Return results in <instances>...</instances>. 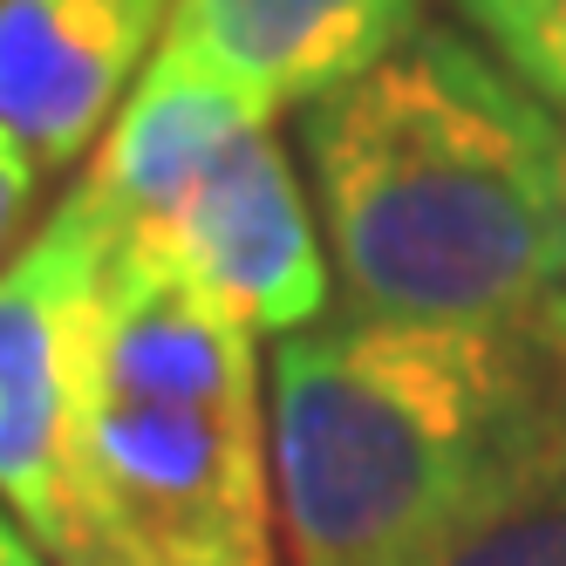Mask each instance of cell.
I'll list each match as a JSON object with an SVG mask.
<instances>
[{
  "label": "cell",
  "mask_w": 566,
  "mask_h": 566,
  "mask_svg": "<svg viewBox=\"0 0 566 566\" xmlns=\"http://www.w3.org/2000/svg\"><path fill=\"white\" fill-rule=\"evenodd\" d=\"M423 566H566V443L525 471L492 512H478L458 539H443Z\"/></svg>",
  "instance_id": "obj_9"
},
{
  "label": "cell",
  "mask_w": 566,
  "mask_h": 566,
  "mask_svg": "<svg viewBox=\"0 0 566 566\" xmlns=\"http://www.w3.org/2000/svg\"><path fill=\"white\" fill-rule=\"evenodd\" d=\"M566 443V355L505 321L328 314L266 355L287 566H423Z\"/></svg>",
  "instance_id": "obj_1"
},
{
  "label": "cell",
  "mask_w": 566,
  "mask_h": 566,
  "mask_svg": "<svg viewBox=\"0 0 566 566\" xmlns=\"http://www.w3.org/2000/svg\"><path fill=\"white\" fill-rule=\"evenodd\" d=\"M471 42L566 116V0H451Z\"/></svg>",
  "instance_id": "obj_10"
},
{
  "label": "cell",
  "mask_w": 566,
  "mask_h": 566,
  "mask_svg": "<svg viewBox=\"0 0 566 566\" xmlns=\"http://www.w3.org/2000/svg\"><path fill=\"white\" fill-rule=\"evenodd\" d=\"M301 157L355 314L533 328L559 266V124L471 34L423 21L301 109Z\"/></svg>",
  "instance_id": "obj_2"
},
{
  "label": "cell",
  "mask_w": 566,
  "mask_h": 566,
  "mask_svg": "<svg viewBox=\"0 0 566 566\" xmlns=\"http://www.w3.org/2000/svg\"><path fill=\"white\" fill-rule=\"evenodd\" d=\"M116 253L178 273L247 335L273 342L328 321L335 301L328 239H321L314 198L273 124L239 130L206 165V178L178 198V212L144 239H124Z\"/></svg>",
  "instance_id": "obj_5"
},
{
  "label": "cell",
  "mask_w": 566,
  "mask_h": 566,
  "mask_svg": "<svg viewBox=\"0 0 566 566\" xmlns=\"http://www.w3.org/2000/svg\"><path fill=\"white\" fill-rule=\"evenodd\" d=\"M253 124H266V116H253L226 83H212L198 62H185L157 42L150 69L137 75V90L124 96L103 144L90 150L83 178H75V198L103 219L109 247L144 239L178 212V198L206 178L212 157Z\"/></svg>",
  "instance_id": "obj_8"
},
{
  "label": "cell",
  "mask_w": 566,
  "mask_h": 566,
  "mask_svg": "<svg viewBox=\"0 0 566 566\" xmlns=\"http://www.w3.org/2000/svg\"><path fill=\"white\" fill-rule=\"evenodd\" d=\"M42 165L28 157V144L0 124V260L14 253V239L28 232V219H34V198H42Z\"/></svg>",
  "instance_id": "obj_11"
},
{
  "label": "cell",
  "mask_w": 566,
  "mask_h": 566,
  "mask_svg": "<svg viewBox=\"0 0 566 566\" xmlns=\"http://www.w3.org/2000/svg\"><path fill=\"white\" fill-rule=\"evenodd\" d=\"M0 566H55L42 546H34L28 533H21V525L8 518V512H0Z\"/></svg>",
  "instance_id": "obj_13"
},
{
  "label": "cell",
  "mask_w": 566,
  "mask_h": 566,
  "mask_svg": "<svg viewBox=\"0 0 566 566\" xmlns=\"http://www.w3.org/2000/svg\"><path fill=\"white\" fill-rule=\"evenodd\" d=\"M553 124H559V266H553V287H546V307L533 314V328L566 355V116L553 109Z\"/></svg>",
  "instance_id": "obj_12"
},
{
  "label": "cell",
  "mask_w": 566,
  "mask_h": 566,
  "mask_svg": "<svg viewBox=\"0 0 566 566\" xmlns=\"http://www.w3.org/2000/svg\"><path fill=\"white\" fill-rule=\"evenodd\" d=\"M171 0H0V124L42 171L90 165Z\"/></svg>",
  "instance_id": "obj_7"
},
{
  "label": "cell",
  "mask_w": 566,
  "mask_h": 566,
  "mask_svg": "<svg viewBox=\"0 0 566 566\" xmlns=\"http://www.w3.org/2000/svg\"><path fill=\"white\" fill-rule=\"evenodd\" d=\"M62 566H287L253 335L116 247L75 417Z\"/></svg>",
  "instance_id": "obj_3"
},
{
  "label": "cell",
  "mask_w": 566,
  "mask_h": 566,
  "mask_svg": "<svg viewBox=\"0 0 566 566\" xmlns=\"http://www.w3.org/2000/svg\"><path fill=\"white\" fill-rule=\"evenodd\" d=\"M423 28V0H171L165 49L266 124L361 83Z\"/></svg>",
  "instance_id": "obj_6"
},
{
  "label": "cell",
  "mask_w": 566,
  "mask_h": 566,
  "mask_svg": "<svg viewBox=\"0 0 566 566\" xmlns=\"http://www.w3.org/2000/svg\"><path fill=\"white\" fill-rule=\"evenodd\" d=\"M103 266L109 232L75 191L0 260V512L55 566L69 553V464Z\"/></svg>",
  "instance_id": "obj_4"
}]
</instances>
